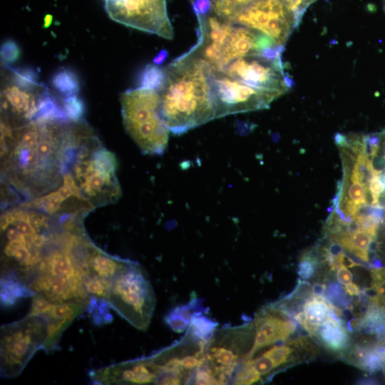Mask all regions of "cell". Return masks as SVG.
Segmentation results:
<instances>
[{
	"label": "cell",
	"instance_id": "36",
	"mask_svg": "<svg viewBox=\"0 0 385 385\" xmlns=\"http://www.w3.org/2000/svg\"><path fill=\"white\" fill-rule=\"evenodd\" d=\"M328 252L332 256L337 257L341 252H343V247L337 242L332 240V242L327 247Z\"/></svg>",
	"mask_w": 385,
	"mask_h": 385
},
{
	"label": "cell",
	"instance_id": "13",
	"mask_svg": "<svg viewBox=\"0 0 385 385\" xmlns=\"http://www.w3.org/2000/svg\"><path fill=\"white\" fill-rule=\"evenodd\" d=\"M230 21L264 34L283 46L299 25L282 0H256L239 9Z\"/></svg>",
	"mask_w": 385,
	"mask_h": 385
},
{
	"label": "cell",
	"instance_id": "41",
	"mask_svg": "<svg viewBox=\"0 0 385 385\" xmlns=\"http://www.w3.org/2000/svg\"><path fill=\"white\" fill-rule=\"evenodd\" d=\"M359 225L357 220L354 218L351 222L348 224V233L351 235L359 230Z\"/></svg>",
	"mask_w": 385,
	"mask_h": 385
},
{
	"label": "cell",
	"instance_id": "38",
	"mask_svg": "<svg viewBox=\"0 0 385 385\" xmlns=\"http://www.w3.org/2000/svg\"><path fill=\"white\" fill-rule=\"evenodd\" d=\"M344 290L349 296L359 295L361 293L359 287L355 283H349L346 284Z\"/></svg>",
	"mask_w": 385,
	"mask_h": 385
},
{
	"label": "cell",
	"instance_id": "10",
	"mask_svg": "<svg viewBox=\"0 0 385 385\" xmlns=\"http://www.w3.org/2000/svg\"><path fill=\"white\" fill-rule=\"evenodd\" d=\"M6 66L1 95V123L14 128L34 118L48 90L38 81V75L33 69Z\"/></svg>",
	"mask_w": 385,
	"mask_h": 385
},
{
	"label": "cell",
	"instance_id": "26",
	"mask_svg": "<svg viewBox=\"0 0 385 385\" xmlns=\"http://www.w3.org/2000/svg\"><path fill=\"white\" fill-rule=\"evenodd\" d=\"M293 351L294 349L288 345L276 344L263 354L270 357L276 369L289 361Z\"/></svg>",
	"mask_w": 385,
	"mask_h": 385
},
{
	"label": "cell",
	"instance_id": "18",
	"mask_svg": "<svg viewBox=\"0 0 385 385\" xmlns=\"http://www.w3.org/2000/svg\"><path fill=\"white\" fill-rule=\"evenodd\" d=\"M343 321L337 322L329 317L323 324L317 327L315 337L327 348L339 351L347 346L349 335Z\"/></svg>",
	"mask_w": 385,
	"mask_h": 385
},
{
	"label": "cell",
	"instance_id": "8",
	"mask_svg": "<svg viewBox=\"0 0 385 385\" xmlns=\"http://www.w3.org/2000/svg\"><path fill=\"white\" fill-rule=\"evenodd\" d=\"M106 302L131 325L145 331L156 299L152 285L140 266L128 260L112 280Z\"/></svg>",
	"mask_w": 385,
	"mask_h": 385
},
{
	"label": "cell",
	"instance_id": "33",
	"mask_svg": "<svg viewBox=\"0 0 385 385\" xmlns=\"http://www.w3.org/2000/svg\"><path fill=\"white\" fill-rule=\"evenodd\" d=\"M352 278V274L349 270L344 267L337 270V279L341 284L346 285L349 284L351 282Z\"/></svg>",
	"mask_w": 385,
	"mask_h": 385
},
{
	"label": "cell",
	"instance_id": "6",
	"mask_svg": "<svg viewBox=\"0 0 385 385\" xmlns=\"http://www.w3.org/2000/svg\"><path fill=\"white\" fill-rule=\"evenodd\" d=\"M68 171L85 201L93 206L115 201L121 194L114 155L101 145L93 134L78 147Z\"/></svg>",
	"mask_w": 385,
	"mask_h": 385
},
{
	"label": "cell",
	"instance_id": "3",
	"mask_svg": "<svg viewBox=\"0 0 385 385\" xmlns=\"http://www.w3.org/2000/svg\"><path fill=\"white\" fill-rule=\"evenodd\" d=\"M54 222L41 211L14 208L1 217V279L17 280L27 287L64 222Z\"/></svg>",
	"mask_w": 385,
	"mask_h": 385
},
{
	"label": "cell",
	"instance_id": "11",
	"mask_svg": "<svg viewBox=\"0 0 385 385\" xmlns=\"http://www.w3.org/2000/svg\"><path fill=\"white\" fill-rule=\"evenodd\" d=\"M284 47L240 57L230 62L222 71L255 88L287 93L293 83L284 72L282 53Z\"/></svg>",
	"mask_w": 385,
	"mask_h": 385
},
{
	"label": "cell",
	"instance_id": "14",
	"mask_svg": "<svg viewBox=\"0 0 385 385\" xmlns=\"http://www.w3.org/2000/svg\"><path fill=\"white\" fill-rule=\"evenodd\" d=\"M105 7L115 21L167 39L173 38L165 0H105Z\"/></svg>",
	"mask_w": 385,
	"mask_h": 385
},
{
	"label": "cell",
	"instance_id": "25",
	"mask_svg": "<svg viewBox=\"0 0 385 385\" xmlns=\"http://www.w3.org/2000/svg\"><path fill=\"white\" fill-rule=\"evenodd\" d=\"M63 107L68 120L73 122L82 120L85 107L83 101L77 96L66 97L63 101Z\"/></svg>",
	"mask_w": 385,
	"mask_h": 385
},
{
	"label": "cell",
	"instance_id": "1",
	"mask_svg": "<svg viewBox=\"0 0 385 385\" xmlns=\"http://www.w3.org/2000/svg\"><path fill=\"white\" fill-rule=\"evenodd\" d=\"M88 128L82 120H32L11 128L9 160L13 171L35 196L56 189Z\"/></svg>",
	"mask_w": 385,
	"mask_h": 385
},
{
	"label": "cell",
	"instance_id": "19",
	"mask_svg": "<svg viewBox=\"0 0 385 385\" xmlns=\"http://www.w3.org/2000/svg\"><path fill=\"white\" fill-rule=\"evenodd\" d=\"M334 305L325 297L312 294L304 304V312L307 321L319 326L329 317Z\"/></svg>",
	"mask_w": 385,
	"mask_h": 385
},
{
	"label": "cell",
	"instance_id": "45",
	"mask_svg": "<svg viewBox=\"0 0 385 385\" xmlns=\"http://www.w3.org/2000/svg\"><path fill=\"white\" fill-rule=\"evenodd\" d=\"M51 20H52V18H51V16L50 15L46 16V17L45 19V21H44V22H45L44 23V26L48 27L50 25V24L51 22Z\"/></svg>",
	"mask_w": 385,
	"mask_h": 385
},
{
	"label": "cell",
	"instance_id": "21",
	"mask_svg": "<svg viewBox=\"0 0 385 385\" xmlns=\"http://www.w3.org/2000/svg\"><path fill=\"white\" fill-rule=\"evenodd\" d=\"M53 88L61 94L67 96H77L79 91V81L76 74L69 69L56 72L51 80Z\"/></svg>",
	"mask_w": 385,
	"mask_h": 385
},
{
	"label": "cell",
	"instance_id": "34",
	"mask_svg": "<svg viewBox=\"0 0 385 385\" xmlns=\"http://www.w3.org/2000/svg\"><path fill=\"white\" fill-rule=\"evenodd\" d=\"M368 188L376 197L385 190V185L380 177H374L369 183Z\"/></svg>",
	"mask_w": 385,
	"mask_h": 385
},
{
	"label": "cell",
	"instance_id": "20",
	"mask_svg": "<svg viewBox=\"0 0 385 385\" xmlns=\"http://www.w3.org/2000/svg\"><path fill=\"white\" fill-rule=\"evenodd\" d=\"M35 294L17 280L1 279V303L4 307L11 306L20 298L33 297Z\"/></svg>",
	"mask_w": 385,
	"mask_h": 385
},
{
	"label": "cell",
	"instance_id": "23",
	"mask_svg": "<svg viewBox=\"0 0 385 385\" xmlns=\"http://www.w3.org/2000/svg\"><path fill=\"white\" fill-rule=\"evenodd\" d=\"M256 0H210L212 10L230 19L239 9Z\"/></svg>",
	"mask_w": 385,
	"mask_h": 385
},
{
	"label": "cell",
	"instance_id": "16",
	"mask_svg": "<svg viewBox=\"0 0 385 385\" xmlns=\"http://www.w3.org/2000/svg\"><path fill=\"white\" fill-rule=\"evenodd\" d=\"M86 309L87 307L78 304L51 302L37 293L32 297L29 314L42 315L48 323V336L43 347L46 353L51 354L59 349L63 331Z\"/></svg>",
	"mask_w": 385,
	"mask_h": 385
},
{
	"label": "cell",
	"instance_id": "46",
	"mask_svg": "<svg viewBox=\"0 0 385 385\" xmlns=\"http://www.w3.org/2000/svg\"><path fill=\"white\" fill-rule=\"evenodd\" d=\"M383 3H384V9H385V0H383Z\"/></svg>",
	"mask_w": 385,
	"mask_h": 385
},
{
	"label": "cell",
	"instance_id": "35",
	"mask_svg": "<svg viewBox=\"0 0 385 385\" xmlns=\"http://www.w3.org/2000/svg\"><path fill=\"white\" fill-rule=\"evenodd\" d=\"M364 204L374 206L376 203V197L369 189L368 186L364 188Z\"/></svg>",
	"mask_w": 385,
	"mask_h": 385
},
{
	"label": "cell",
	"instance_id": "44",
	"mask_svg": "<svg viewBox=\"0 0 385 385\" xmlns=\"http://www.w3.org/2000/svg\"><path fill=\"white\" fill-rule=\"evenodd\" d=\"M373 299L385 312V298L377 297Z\"/></svg>",
	"mask_w": 385,
	"mask_h": 385
},
{
	"label": "cell",
	"instance_id": "17",
	"mask_svg": "<svg viewBox=\"0 0 385 385\" xmlns=\"http://www.w3.org/2000/svg\"><path fill=\"white\" fill-rule=\"evenodd\" d=\"M90 376L95 384H153L158 383L159 372L148 356L98 369Z\"/></svg>",
	"mask_w": 385,
	"mask_h": 385
},
{
	"label": "cell",
	"instance_id": "2",
	"mask_svg": "<svg viewBox=\"0 0 385 385\" xmlns=\"http://www.w3.org/2000/svg\"><path fill=\"white\" fill-rule=\"evenodd\" d=\"M212 68L188 51L165 67L158 91L160 112L171 133L181 135L216 118L211 89Z\"/></svg>",
	"mask_w": 385,
	"mask_h": 385
},
{
	"label": "cell",
	"instance_id": "12",
	"mask_svg": "<svg viewBox=\"0 0 385 385\" xmlns=\"http://www.w3.org/2000/svg\"><path fill=\"white\" fill-rule=\"evenodd\" d=\"M211 89L216 118L267 108L274 100L282 96L277 92L252 87L222 71L213 69Z\"/></svg>",
	"mask_w": 385,
	"mask_h": 385
},
{
	"label": "cell",
	"instance_id": "5",
	"mask_svg": "<svg viewBox=\"0 0 385 385\" xmlns=\"http://www.w3.org/2000/svg\"><path fill=\"white\" fill-rule=\"evenodd\" d=\"M80 225L64 230L46 252L28 287L49 302L88 307L91 296L73 250L74 233Z\"/></svg>",
	"mask_w": 385,
	"mask_h": 385
},
{
	"label": "cell",
	"instance_id": "24",
	"mask_svg": "<svg viewBox=\"0 0 385 385\" xmlns=\"http://www.w3.org/2000/svg\"><path fill=\"white\" fill-rule=\"evenodd\" d=\"M362 343L354 344L347 352L346 359L347 361L363 369L364 364L371 348L376 344Z\"/></svg>",
	"mask_w": 385,
	"mask_h": 385
},
{
	"label": "cell",
	"instance_id": "30",
	"mask_svg": "<svg viewBox=\"0 0 385 385\" xmlns=\"http://www.w3.org/2000/svg\"><path fill=\"white\" fill-rule=\"evenodd\" d=\"M318 264L319 260L316 258L301 257L297 271L299 277L303 280L309 279L314 274Z\"/></svg>",
	"mask_w": 385,
	"mask_h": 385
},
{
	"label": "cell",
	"instance_id": "15",
	"mask_svg": "<svg viewBox=\"0 0 385 385\" xmlns=\"http://www.w3.org/2000/svg\"><path fill=\"white\" fill-rule=\"evenodd\" d=\"M128 261L107 254L91 242L81 266L90 296L106 301L113 279Z\"/></svg>",
	"mask_w": 385,
	"mask_h": 385
},
{
	"label": "cell",
	"instance_id": "27",
	"mask_svg": "<svg viewBox=\"0 0 385 385\" xmlns=\"http://www.w3.org/2000/svg\"><path fill=\"white\" fill-rule=\"evenodd\" d=\"M373 237L367 232L359 229L354 233L350 235L351 245L346 250L351 253L357 250L368 251L369 245Z\"/></svg>",
	"mask_w": 385,
	"mask_h": 385
},
{
	"label": "cell",
	"instance_id": "42",
	"mask_svg": "<svg viewBox=\"0 0 385 385\" xmlns=\"http://www.w3.org/2000/svg\"><path fill=\"white\" fill-rule=\"evenodd\" d=\"M374 206L385 207V190L376 197V203Z\"/></svg>",
	"mask_w": 385,
	"mask_h": 385
},
{
	"label": "cell",
	"instance_id": "39",
	"mask_svg": "<svg viewBox=\"0 0 385 385\" xmlns=\"http://www.w3.org/2000/svg\"><path fill=\"white\" fill-rule=\"evenodd\" d=\"M326 289L324 283L316 282L312 287V294L314 295L324 296Z\"/></svg>",
	"mask_w": 385,
	"mask_h": 385
},
{
	"label": "cell",
	"instance_id": "4",
	"mask_svg": "<svg viewBox=\"0 0 385 385\" xmlns=\"http://www.w3.org/2000/svg\"><path fill=\"white\" fill-rule=\"evenodd\" d=\"M195 13L198 38L189 51L207 62L213 70L222 71L240 57L280 46L264 34L218 15L211 5L205 11Z\"/></svg>",
	"mask_w": 385,
	"mask_h": 385
},
{
	"label": "cell",
	"instance_id": "29",
	"mask_svg": "<svg viewBox=\"0 0 385 385\" xmlns=\"http://www.w3.org/2000/svg\"><path fill=\"white\" fill-rule=\"evenodd\" d=\"M364 186L359 183L349 182L348 184H343V194L356 205L364 204Z\"/></svg>",
	"mask_w": 385,
	"mask_h": 385
},
{
	"label": "cell",
	"instance_id": "32",
	"mask_svg": "<svg viewBox=\"0 0 385 385\" xmlns=\"http://www.w3.org/2000/svg\"><path fill=\"white\" fill-rule=\"evenodd\" d=\"M336 258L340 265L344 267L352 268L354 267L363 266L360 262L354 261L351 257L347 256L344 251L341 252Z\"/></svg>",
	"mask_w": 385,
	"mask_h": 385
},
{
	"label": "cell",
	"instance_id": "31",
	"mask_svg": "<svg viewBox=\"0 0 385 385\" xmlns=\"http://www.w3.org/2000/svg\"><path fill=\"white\" fill-rule=\"evenodd\" d=\"M293 12L299 24L302 17L307 7L317 0H282Z\"/></svg>",
	"mask_w": 385,
	"mask_h": 385
},
{
	"label": "cell",
	"instance_id": "40",
	"mask_svg": "<svg viewBox=\"0 0 385 385\" xmlns=\"http://www.w3.org/2000/svg\"><path fill=\"white\" fill-rule=\"evenodd\" d=\"M334 142L338 148L347 145L346 135L337 133L334 135Z\"/></svg>",
	"mask_w": 385,
	"mask_h": 385
},
{
	"label": "cell",
	"instance_id": "22",
	"mask_svg": "<svg viewBox=\"0 0 385 385\" xmlns=\"http://www.w3.org/2000/svg\"><path fill=\"white\" fill-rule=\"evenodd\" d=\"M165 68L156 64H148L139 77L140 87L153 88L159 91L164 83Z\"/></svg>",
	"mask_w": 385,
	"mask_h": 385
},
{
	"label": "cell",
	"instance_id": "7",
	"mask_svg": "<svg viewBox=\"0 0 385 385\" xmlns=\"http://www.w3.org/2000/svg\"><path fill=\"white\" fill-rule=\"evenodd\" d=\"M125 128L146 154L161 155L168 146L169 133L160 112L159 91L139 87L120 95Z\"/></svg>",
	"mask_w": 385,
	"mask_h": 385
},
{
	"label": "cell",
	"instance_id": "9",
	"mask_svg": "<svg viewBox=\"0 0 385 385\" xmlns=\"http://www.w3.org/2000/svg\"><path fill=\"white\" fill-rule=\"evenodd\" d=\"M0 373L11 379L20 375L48 336L46 318L29 314L26 317L1 327Z\"/></svg>",
	"mask_w": 385,
	"mask_h": 385
},
{
	"label": "cell",
	"instance_id": "37",
	"mask_svg": "<svg viewBox=\"0 0 385 385\" xmlns=\"http://www.w3.org/2000/svg\"><path fill=\"white\" fill-rule=\"evenodd\" d=\"M371 287L376 289L379 297L385 298V279L372 282Z\"/></svg>",
	"mask_w": 385,
	"mask_h": 385
},
{
	"label": "cell",
	"instance_id": "43",
	"mask_svg": "<svg viewBox=\"0 0 385 385\" xmlns=\"http://www.w3.org/2000/svg\"><path fill=\"white\" fill-rule=\"evenodd\" d=\"M167 56V52L164 50L161 51L159 54L155 58L153 62L155 64L158 65L161 63Z\"/></svg>",
	"mask_w": 385,
	"mask_h": 385
},
{
	"label": "cell",
	"instance_id": "28",
	"mask_svg": "<svg viewBox=\"0 0 385 385\" xmlns=\"http://www.w3.org/2000/svg\"><path fill=\"white\" fill-rule=\"evenodd\" d=\"M19 56L20 49L14 41L9 39L3 43L1 57L6 66H11L19 59Z\"/></svg>",
	"mask_w": 385,
	"mask_h": 385
}]
</instances>
